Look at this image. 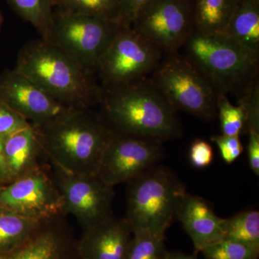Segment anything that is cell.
I'll list each match as a JSON object with an SVG mask.
<instances>
[{
    "label": "cell",
    "instance_id": "1f68e13d",
    "mask_svg": "<svg viewBox=\"0 0 259 259\" xmlns=\"http://www.w3.org/2000/svg\"><path fill=\"white\" fill-rule=\"evenodd\" d=\"M6 136L0 135V187L12 182L8 165L5 157L4 143Z\"/></svg>",
    "mask_w": 259,
    "mask_h": 259
},
{
    "label": "cell",
    "instance_id": "836d02e7",
    "mask_svg": "<svg viewBox=\"0 0 259 259\" xmlns=\"http://www.w3.org/2000/svg\"><path fill=\"white\" fill-rule=\"evenodd\" d=\"M3 14H2L1 11H0V29H1L2 25H3Z\"/></svg>",
    "mask_w": 259,
    "mask_h": 259
},
{
    "label": "cell",
    "instance_id": "7402d4cb",
    "mask_svg": "<svg viewBox=\"0 0 259 259\" xmlns=\"http://www.w3.org/2000/svg\"><path fill=\"white\" fill-rule=\"evenodd\" d=\"M224 238L259 247V212L248 209L225 218Z\"/></svg>",
    "mask_w": 259,
    "mask_h": 259
},
{
    "label": "cell",
    "instance_id": "4fadbf2b",
    "mask_svg": "<svg viewBox=\"0 0 259 259\" xmlns=\"http://www.w3.org/2000/svg\"><path fill=\"white\" fill-rule=\"evenodd\" d=\"M0 100L32 126H40L72 110L18 71L0 74Z\"/></svg>",
    "mask_w": 259,
    "mask_h": 259
},
{
    "label": "cell",
    "instance_id": "4316f807",
    "mask_svg": "<svg viewBox=\"0 0 259 259\" xmlns=\"http://www.w3.org/2000/svg\"><path fill=\"white\" fill-rule=\"evenodd\" d=\"M212 141L217 144L221 157L228 164L233 163L243 153V146L240 136L221 135L213 136Z\"/></svg>",
    "mask_w": 259,
    "mask_h": 259
},
{
    "label": "cell",
    "instance_id": "e0dca14e",
    "mask_svg": "<svg viewBox=\"0 0 259 259\" xmlns=\"http://www.w3.org/2000/svg\"><path fill=\"white\" fill-rule=\"evenodd\" d=\"M4 152L12 181L40 166L42 149L33 126L5 136Z\"/></svg>",
    "mask_w": 259,
    "mask_h": 259
},
{
    "label": "cell",
    "instance_id": "d6a6232c",
    "mask_svg": "<svg viewBox=\"0 0 259 259\" xmlns=\"http://www.w3.org/2000/svg\"><path fill=\"white\" fill-rule=\"evenodd\" d=\"M164 259H197L194 255H187L181 252L167 251Z\"/></svg>",
    "mask_w": 259,
    "mask_h": 259
},
{
    "label": "cell",
    "instance_id": "ba28073f",
    "mask_svg": "<svg viewBox=\"0 0 259 259\" xmlns=\"http://www.w3.org/2000/svg\"><path fill=\"white\" fill-rule=\"evenodd\" d=\"M122 25L57 8L47 40L95 72L100 56Z\"/></svg>",
    "mask_w": 259,
    "mask_h": 259
},
{
    "label": "cell",
    "instance_id": "ac0fdd59",
    "mask_svg": "<svg viewBox=\"0 0 259 259\" xmlns=\"http://www.w3.org/2000/svg\"><path fill=\"white\" fill-rule=\"evenodd\" d=\"M238 0H194L192 3L194 31L221 34L226 31Z\"/></svg>",
    "mask_w": 259,
    "mask_h": 259
},
{
    "label": "cell",
    "instance_id": "603a6c76",
    "mask_svg": "<svg viewBox=\"0 0 259 259\" xmlns=\"http://www.w3.org/2000/svg\"><path fill=\"white\" fill-rule=\"evenodd\" d=\"M56 7L122 25L118 0H56Z\"/></svg>",
    "mask_w": 259,
    "mask_h": 259
},
{
    "label": "cell",
    "instance_id": "484cf974",
    "mask_svg": "<svg viewBox=\"0 0 259 259\" xmlns=\"http://www.w3.org/2000/svg\"><path fill=\"white\" fill-rule=\"evenodd\" d=\"M165 236L133 235L125 259H164Z\"/></svg>",
    "mask_w": 259,
    "mask_h": 259
},
{
    "label": "cell",
    "instance_id": "f546056e",
    "mask_svg": "<svg viewBox=\"0 0 259 259\" xmlns=\"http://www.w3.org/2000/svg\"><path fill=\"white\" fill-rule=\"evenodd\" d=\"M122 25L131 27L141 11L152 0H118Z\"/></svg>",
    "mask_w": 259,
    "mask_h": 259
},
{
    "label": "cell",
    "instance_id": "44dd1931",
    "mask_svg": "<svg viewBox=\"0 0 259 259\" xmlns=\"http://www.w3.org/2000/svg\"><path fill=\"white\" fill-rule=\"evenodd\" d=\"M8 3L18 15L36 29L40 38L47 40L56 0H8Z\"/></svg>",
    "mask_w": 259,
    "mask_h": 259
},
{
    "label": "cell",
    "instance_id": "8992f818",
    "mask_svg": "<svg viewBox=\"0 0 259 259\" xmlns=\"http://www.w3.org/2000/svg\"><path fill=\"white\" fill-rule=\"evenodd\" d=\"M163 56L131 27L122 25L100 56L95 75L104 92L112 91L149 77Z\"/></svg>",
    "mask_w": 259,
    "mask_h": 259
},
{
    "label": "cell",
    "instance_id": "8fae6325",
    "mask_svg": "<svg viewBox=\"0 0 259 259\" xmlns=\"http://www.w3.org/2000/svg\"><path fill=\"white\" fill-rule=\"evenodd\" d=\"M47 167L40 165L1 186L0 207L37 221L64 214L60 192Z\"/></svg>",
    "mask_w": 259,
    "mask_h": 259
},
{
    "label": "cell",
    "instance_id": "9c48e42d",
    "mask_svg": "<svg viewBox=\"0 0 259 259\" xmlns=\"http://www.w3.org/2000/svg\"><path fill=\"white\" fill-rule=\"evenodd\" d=\"M53 175L61 195L63 211L71 214L82 230L105 222L114 215V187L97 175H77L56 167Z\"/></svg>",
    "mask_w": 259,
    "mask_h": 259
},
{
    "label": "cell",
    "instance_id": "7a4b0ae2",
    "mask_svg": "<svg viewBox=\"0 0 259 259\" xmlns=\"http://www.w3.org/2000/svg\"><path fill=\"white\" fill-rule=\"evenodd\" d=\"M14 69L66 106L91 109L101 103L104 90L95 73L44 39L20 49Z\"/></svg>",
    "mask_w": 259,
    "mask_h": 259
},
{
    "label": "cell",
    "instance_id": "277c9868",
    "mask_svg": "<svg viewBox=\"0 0 259 259\" xmlns=\"http://www.w3.org/2000/svg\"><path fill=\"white\" fill-rule=\"evenodd\" d=\"M185 56L204 75L217 95L241 100L258 83L259 53L225 33L193 31Z\"/></svg>",
    "mask_w": 259,
    "mask_h": 259
},
{
    "label": "cell",
    "instance_id": "6da1fadb",
    "mask_svg": "<svg viewBox=\"0 0 259 259\" xmlns=\"http://www.w3.org/2000/svg\"><path fill=\"white\" fill-rule=\"evenodd\" d=\"M42 156L51 167L77 175H97L113 131L101 113L72 109L40 126H33Z\"/></svg>",
    "mask_w": 259,
    "mask_h": 259
},
{
    "label": "cell",
    "instance_id": "2e32d148",
    "mask_svg": "<svg viewBox=\"0 0 259 259\" xmlns=\"http://www.w3.org/2000/svg\"><path fill=\"white\" fill-rule=\"evenodd\" d=\"M190 236L196 252L223 239L225 218L218 217L209 204L197 196L186 193L176 217Z\"/></svg>",
    "mask_w": 259,
    "mask_h": 259
},
{
    "label": "cell",
    "instance_id": "3957f363",
    "mask_svg": "<svg viewBox=\"0 0 259 259\" xmlns=\"http://www.w3.org/2000/svg\"><path fill=\"white\" fill-rule=\"evenodd\" d=\"M100 105L114 132L160 143L182 135L177 110L149 77L104 92Z\"/></svg>",
    "mask_w": 259,
    "mask_h": 259
},
{
    "label": "cell",
    "instance_id": "5bb4252c",
    "mask_svg": "<svg viewBox=\"0 0 259 259\" xmlns=\"http://www.w3.org/2000/svg\"><path fill=\"white\" fill-rule=\"evenodd\" d=\"M0 259H79L77 238L66 214H58L44 220L22 244L0 251Z\"/></svg>",
    "mask_w": 259,
    "mask_h": 259
},
{
    "label": "cell",
    "instance_id": "83f0119b",
    "mask_svg": "<svg viewBox=\"0 0 259 259\" xmlns=\"http://www.w3.org/2000/svg\"><path fill=\"white\" fill-rule=\"evenodd\" d=\"M31 125L0 100V135L8 136Z\"/></svg>",
    "mask_w": 259,
    "mask_h": 259
},
{
    "label": "cell",
    "instance_id": "d6986e66",
    "mask_svg": "<svg viewBox=\"0 0 259 259\" xmlns=\"http://www.w3.org/2000/svg\"><path fill=\"white\" fill-rule=\"evenodd\" d=\"M223 33L250 50L259 53L258 0H238L231 20Z\"/></svg>",
    "mask_w": 259,
    "mask_h": 259
},
{
    "label": "cell",
    "instance_id": "f1b7e54d",
    "mask_svg": "<svg viewBox=\"0 0 259 259\" xmlns=\"http://www.w3.org/2000/svg\"><path fill=\"white\" fill-rule=\"evenodd\" d=\"M214 158L212 146L205 140H194L190 148V160L192 166L204 168L210 166Z\"/></svg>",
    "mask_w": 259,
    "mask_h": 259
},
{
    "label": "cell",
    "instance_id": "ffe728a7",
    "mask_svg": "<svg viewBox=\"0 0 259 259\" xmlns=\"http://www.w3.org/2000/svg\"><path fill=\"white\" fill-rule=\"evenodd\" d=\"M44 221L26 218L0 207V251H9L22 244Z\"/></svg>",
    "mask_w": 259,
    "mask_h": 259
},
{
    "label": "cell",
    "instance_id": "52a82bcc",
    "mask_svg": "<svg viewBox=\"0 0 259 259\" xmlns=\"http://www.w3.org/2000/svg\"><path fill=\"white\" fill-rule=\"evenodd\" d=\"M165 55L150 79L177 111L212 120L218 113V95L212 85L185 55Z\"/></svg>",
    "mask_w": 259,
    "mask_h": 259
},
{
    "label": "cell",
    "instance_id": "4dcf8cb0",
    "mask_svg": "<svg viewBox=\"0 0 259 259\" xmlns=\"http://www.w3.org/2000/svg\"><path fill=\"white\" fill-rule=\"evenodd\" d=\"M248 158L250 168L256 176L259 175V131L248 133Z\"/></svg>",
    "mask_w": 259,
    "mask_h": 259
},
{
    "label": "cell",
    "instance_id": "5b68a950",
    "mask_svg": "<svg viewBox=\"0 0 259 259\" xmlns=\"http://www.w3.org/2000/svg\"><path fill=\"white\" fill-rule=\"evenodd\" d=\"M187 193L176 175L154 166L127 183L126 221L134 236H165Z\"/></svg>",
    "mask_w": 259,
    "mask_h": 259
},
{
    "label": "cell",
    "instance_id": "30bf717a",
    "mask_svg": "<svg viewBox=\"0 0 259 259\" xmlns=\"http://www.w3.org/2000/svg\"><path fill=\"white\" fill-rule=\"evenodd\" d=\"M131 28L163 55L179 52L194 31L192 3L190 0H152Z\"/></svg>",
    "mask_w": 259,
    "mask_h": 259
},
{
    "label": "cell",
    "instance_id": "cb8c5ba5",
    "mask_svg": "<svg viewBox=\"0 0 259 259\" xmlns=\"http://www.w3.org/2000/svg\"><path fill=\"white\" fill-rule=\"evenodd\" d=\"M217 110L222 135L240 136L246 134V112L243 105H233L227 95H218Z\"/></svg>",
    "mask_w": 259,
    "mask_h": 259
},
{
    "label": "cell",
    "instance_id": "7c38bea8",
    "mask_svg": "<svg viewBox=\"0 0 259 259\" xmlns=\"http://www.w3.org/2000/svg\"><path fill=\"white\" fill-rule=\"evenodd\" d=\"M163 156L162 143L113 131L97 175L112 187L127 184L156 166Z\"/></svg>",
    "mask_w": 259,
    "mask_h": 259
},
{
    "label": "cell",
    "instance_id": "d4e9b609",
    "mask_svg": "<svg viewBox=\"0 0 259 259\" xmlns=\"http://www.w3.org/2000/svg\"><path fill=\"white\" fill-rule=\"evenodd\" d=\"M201 253L206 259H258L259 247L223 238L205 247Z\"/></svg>",
    "mask_w": 259,
    "mask_h": 259
},
{
    "label": "cell",
    "instance_id": "9a60e30c",
    "mask_svg": "<svg viewBox=\"0 0 259 259\" xmlns=\"http://www.w3.org/2000/svg\"><path fill=\"white\" fill-rule=\"evenodd\" d=\"M133 233L125 218L113 215L82 230L77 239L79 259H125Z\"/></svg>",
    "mask_w": 259,
    "mask_h": 259
}]
</instances>
